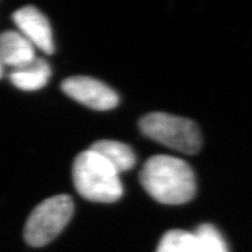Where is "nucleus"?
<instances>
[{
	"label": "nucleus",
	"instance_id": "obj_4",
	"mask_svg": "<svg viewBox=\"0 0 252 252\" xmlns=\"http://www.w3.org/2000/svg\"><path fill=\"white\" fill-rule=\"evenodd\" d=\"M72 213L74 202L69 195H56L37 204L25 225L26 243L33 248L49 244L67 226Z\"/></svg>",
	"mask_w": 252,
	"mask_h": 252
},
{
	"label": "nucleus",
	"instance_id": "obj_5",
	"mask_svg": "<svg viewBox=\"0 0 252 252\" xmlns=\"http://www.w3.org/2000/svg\"><path fill=\"white\" fill-rule=\"evenodd\" d=\"M62 91L76 102L97 111H106L118 105V94L106 84L88 76L69 77L61 84Z\"/></svg>",
	"mask_w": 252,
	"mask_h": 252
},
{
	"label": "nucleus",
	"instance_id": "obj_1",
	"mask_svg": "<svg viewBox=\"0 0 252 252\" xmlns=\"http://www.w3.org/2000/svg\"><path fill=\"white\" fill-rule=\"evenodd\" d=\"M140 182L154 200L163 204L188 202L196 190L191 167L171 156L150 158L140 172Z\"/></svg>",
	"mask_w": 252,
	"mask_h": 252
},
{
	"label": "nucleus",
	"instance_id": "obj_7",
	"mask_svg": "<svg viewBox=\"0 0 252 252\" xmlns=\"http://www.w3.org/2000/svg\"><path fill=\"white\" fill-rule=\"evenodd\" d=\"M35 47L20 32L8 31L0 34V64L14 69L34 61Z\"/></svg>",
	"mask_w": 252,
	"mask_h": 252
},
{
	"label": "nucleus",
	"instance_id": "obj_6",
	"mask_svg": "<svg viewBox=\"0 0 252 252\" xmlns=\"http://www.w3.org/2000/svg\"><path fill=\"white\" fill-rule=\"evenodd\" d=\"M13 21L20 33L34 47L42 50L46 54L54 53L53 32L48 19L39 9L33 6H26L14 12Z\"/></svg>",
	"mask_w": 252,
	"mask_h": 252
},
{
	"label": "nucleus",
	"instance_id": "obj_8",
	"mask_svg": "<svg viewBox=\"0 0 252 252\" xmlns=\"http://www.w3.org/2000/svg\"><path fill=\"white\" fill-rule=\"evenodd\" d=\"M52 70L43 59L35 58L30 64L14 69L9 74V80L18 89L24 91H35L48 83Z\"/></svg>",
	"mask_w": 252,
	"mask_h": 252
},
{
	"label": "nucleus",
	"instance_id": "obj_2",
	"mask_svg": "<svg viewBox=\"0 0 252 252\" xmlns=\"http://www.w3.org/2000/svg\"><path fill=\"white\" fill-rule=\"evenodd\" d=\"M72 181L78 194L93 202L112 203L123 195L118 173L90 149L78 154L75 159Z\"/></svg>",
	"mask_w": 252,
	"mask_h": 252
},
{
	"label": "nucleus",
	"instance_id": "obj_12",
	"mask_svg": "<svg viewBox=\"0 0 252 252\" xmlns=\"http://www.w3.org/2000/svg\"><path fill=\"white\" fill-rule=\"evenodd\" d=\"M2 76V65L0 64V77Z\"/></svg>",
	"mask_w": 252,
	"mask_h": 252
},
{
	"label": "nucleus",
	"instance_id": "obj_3",
	"mask_svg": "<svg viewBox=\"0 0 252 252\" xmlns=\"http://www.w3.org/2000/svg\"><path fill=\"white\" fill-rule=\"evenodd\" d=\"M139 126L145 135L178 152L195 154L202 146L200 130L190 119L152 112L140 119Z\"/></svg>",
	"mask_w": 252,
	"mask_h": 252
},
{
	"label": "nucleus",
	"instance_id": "obj_11",
	"mask_svg": "<svg viewBox=\"0 0 252 252\" xmlns=\"http://www.w3.org/2000/svg\"><path fill=\"white\" fill-rule=\"evenodd\" d=\"M203 252H229L224 238L215 226L202 224L195 232Z\"/></svg>",
	"mask_w": 252,
	"mask_h": 252
},
{
	"label": "nucleus",
	"instance_id": "obj_9",
	"mask_svg": "<svg viewBox=\"0 0 252 252\" xmlns=\"http://www.w3.org/2000/svg\"><path fill=\"white\" fill-rule=\"evenodd\" d=\"M91 151L106 160L115 171L121 174L128 171L135 163V156L130 146L116 140H98L90 147Z\"/></svg>",
	"mask_w": 252,
	"mask_h": 252
},
{
	"label": "nucleus",
	"instance_id": "obj_10",
	"mask_svg": "<svg viewBox=\"0 0 252 252\" xmlns=\"http://www.w3.org/2000/svg\"><path fill=\"white\" fill-rule=\"evenodd\" d=\"M157 252H203V250L195 234L172 230L163 235Z\"/></svg>",
	"mask_w": 252,
	"mask_h": 252
}]
</instances>
